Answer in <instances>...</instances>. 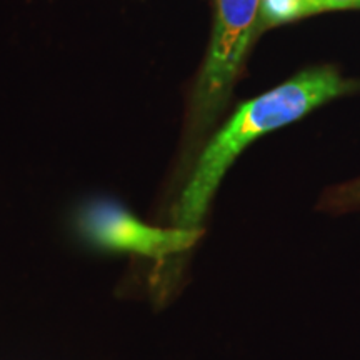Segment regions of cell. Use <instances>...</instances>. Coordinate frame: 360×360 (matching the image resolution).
Instances as JSON below:
<instances>
[{
	"instance_id": "cell-1",
	"label": "cell",
	"mask_w": 360,
	"mask_h": 360,
	"mask_svg": "<svg viewBox=\"0 0 360 360\" xmlns=\"http://www.w3.org/2000/svg\"><path fill=\"white\" fill-rule=\"evenodd\" d=\"M349 87L332 69H315L302 72L264 96L242 103L197 160L174 207L175 227L200 229L220 180L250 142L300 119Z\"/></svg>"
},
{
	"instance_id": "cell-2",
	"label": "cell",
	"mask_w": 360,
	"mask_h": 360,
	"mask_svg": "<svg viewBox=\"0 0 360 360\" xmlns=\"http://www.w3.org/2000/svg\"><path fill=\"white\" fill-rule=\"evenodd\" d=\"M74 227L80 240L90 249L155 262L187 254L202 237V229L148 225L112 199H94L80 205Z\"/></svg>"
},
{
	"instance_id": "cell-3",
	"label": "cell",
	"mask_w": 360,
	"mask_h": 360,
	"mask_svg": "<svg viewBox=\"0 0 360 360\" xmlns=\"http://www.w3.org/2000/svg\"><path fill=\"white\" fill-rule=\"evenodd\" d=\"M260 0H217V19L195 89V120L209 122L227 101L254 32Z\"/></svg>"
},
{
	"instance_id": "cell-4",
	"label": "cell",
	"mask_w": 360,
	"mask_h": 360,
	"mask_svg": "<svg viewBox=\"0 0 360 360\" xmlns=\"http://www.w3.org/2000/svg\"><path fill=\"white\" fill-rule=\"evenodd\" d=\"M260 25H278L309 15L307 0H260Z\"/></svg>"
},
{
	"instance_id": "cell-5",
	"label": "cell",
	"mask_w": 360,
	"mask_h": 360,
	"mask_svg": "<svg viewBox=\"0 0 360 360\" xmlns=\"http://www.w3.org/2000/svg\"><path fill=\"white\" fill-rule=\"evenodd\" d=\"M327 204L330 209L335 210H345L352 209V207L360 205V180L354 184H349V186L337 188V191L332 193L330 199H327Z\"/></svg>"
},
{
	"instance_id": "cell-6",
	"label": "cell",
	"mask_w": 360,
	"mask_h": 360,
	"mask_svg": "<svg viewBox=\"0 0 360 360\" xmlns=\"http://www.w3.org/2000/svg\"><path fill=\"white\" fill-rule=\"evenodd\" d=\"M332 8H360V0H321L319 12L332 11Z\"/></svg>"
}]
</instances>
